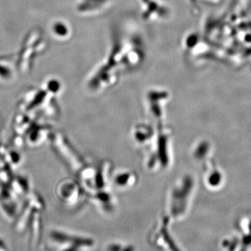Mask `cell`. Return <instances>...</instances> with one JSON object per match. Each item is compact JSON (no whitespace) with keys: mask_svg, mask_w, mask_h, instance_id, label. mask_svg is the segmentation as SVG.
<instances>
[{"mask_svg":"<svg viewBox=\"0 0 251 251\" xmlns=\"http://www.w3.org/2000/svg\"><path fill=\"white\" fill-rule=\"evenodd\" d=\"M145 21L159 22L166 21L171 16V10L161 0H135Z\"/></svg>","mask_w":251,"mask_h":251,"instance_id":"2","label":"cell"},{"mask_svg":"<svg viewBox=\"0 0 251 251\" xmlns=\"http://www.w3.org/2000/svg\"><path fill=\"white\" fill-rule=\"evenodd\" d=\"M146 59V47L138 33L125 28L112 36L108 53L94 71L89 85L95 90L113 84L124 73L141 67Z\"/></svg>","mask_w":251,"mask_h":251,"instance_id":"1","label":"cell"},{"mask_svg":"<svg viewBox=\"0 0 251 251\" xmlns=\"http://www.w3.org/2000/svg\"><path fill=\"white\" fill-rule=\"evenodd\" d=\"M187 1L189 3L190 6H191V9L193 11H197L198 8H199L200 0H187Z\"/></svg>","mask_w":251,"mask_h":251,"instance_id":"3","label":"cell"}]
</instances>
